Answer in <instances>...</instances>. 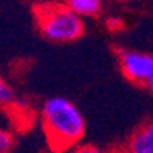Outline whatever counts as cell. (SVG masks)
Returning a JSON list of instances; mask_svg holds the SVG:
<instances>
[{
    "instance_id": "2",
    "label": "cell",
    "mask_w": 153,
    "mask_h": 153,
    "mask_svg": "<svg viewBox=\"0 0 153 153\" xmlns=\"http://www.w3.org/2000/svg\"><path fill=\"white\" fill-rule=\"evenodd\" d=\"M35 17L42 35L49 42L71 43L84 34V19L65 3H43L35 9Z\"/></svg>"
},
{
    "instance_id": "10",
    "label": "cell",
    "mask_w": 153,
    "mask_h": 153,
    "mask_svg": "<svg viewBox=\"0 0 153 153\" xmlns=\"http://www.w3.org/2000/svg\"><path fill=\"white\" fill-rule=\"evenodd\" d=\"M146 86H147V89H149V91L152 92V95H153V75L150 76V80L147 81V84H146Z\"/></svg>"
},
{
    "instance_id": "7",
    "label": "cell",
    "mask_w": 153,
    "mask_h": 153,
    "mask_svg": "<svg viewBox=\"0 0 153 153\" xmlns=\"http://www.w3.org/2000/svg\"><path fill=\"white\" fill-rule=\"evenodd\" d=\"M12 143H14V138L8 130L0 129V153H9Z\"/></svg>"
},
{
    "instance_id": "3",
    "label": "cell",
    "mask_w": 153,
    "mask_h": 153,
    "mask_svg": "<svg viewBox=\"0 0 153 153\" xmlns=\"http://www.w3.org/2000/svg\"><path fill=\"white\" fill-rule=\"evenodd\" d=\"M120 68L127 80L136 84H147L153 75V55L141 51L123 49L118 54Z\"/></svg>"
},
{
    "instance_id": "6",
    "label": "cell",
    "mask_w": 153,
    "mask_h": 153,
    "mask_svg": "<svg viewBox=\"0 0 153 153\" xmlns=\"http://www.w3.org/2000/svg\"><path fill=\"white\" fill-rule=\"evenodd\" d=\"M16 94L12 87L0 78V106H11L16 101Z\"/></svg>"
},
{
    "instance_id": "9",
    "label": "cell",
    "mask_w": 153,
    "mask_h": 153,
    "mask_svg": "<svg viewBox=\"0 0 153 153\" xmlns=\"http://www.w3.org/2000/svg\"><path fill=\"white\" fill-rule=\"evenodd\" d=\"M106 26H107L109 29H112V31H118V29L123 28V22H121V19H118V17H109V19L106 20Z\"/></svg>"
},
{
    "instance_id": "1",
    "label": "cell",
    "mask_w": 153,
    "mask_h": 153,
    "mask_svg": "<svg viewBox=\"0 0 153 153\" xmlns=\"http://www.w3.org/2000/svg\"><path fill=\"white\" fill-rule=\"evenodd\" d=\"M42 121L49 144L57 152L75 146L86 130L83 113L65 97H51L45 101L42 106Z\"/></svg>"
},
{
    "instance_id": "4",
    "label": "cell",
    "mask_w": 153,
    "mask_h": 153,
    "mask_svg": "<svg viewBox=\"0 0 153 153\" xmlns=\"http://www.w3.org/2000/svg\"><path fill=\"white\" fill-rule=\"evenodd\" d=\"M126 153H153V120L133 132L126 144Z\"/></svg>"
},
{
    "instance_id": "5",
    "label": "cell",
    "mask_w": 153,
    "mask_h": 153,
    "mask_svg": "<svg viewBox=\"0 0 153 153\" xmlns=\"http://www.w3.org/2000/svg\"><path fill=\"white\" fill-rule=\"evenodd\" d=\"M65 5L81 19H87L101 14L103 0H65Z\"/></svg>"
},
{
    "instance_id": "8",
    "label": "cell",
    "mask_w": 153,
    "mask_h": 153,
    "mask_svg": "<svg viewBox=\"0 0 153 153\" xmlns=\"http://www.w3.org/2000/svg\"><path fill=\"white\" fill-rule=\"evenodd\" d=\"M72 153H109L103 149H98L95 146H80V147H76Z\"/></svg>"
}]
</instances>
